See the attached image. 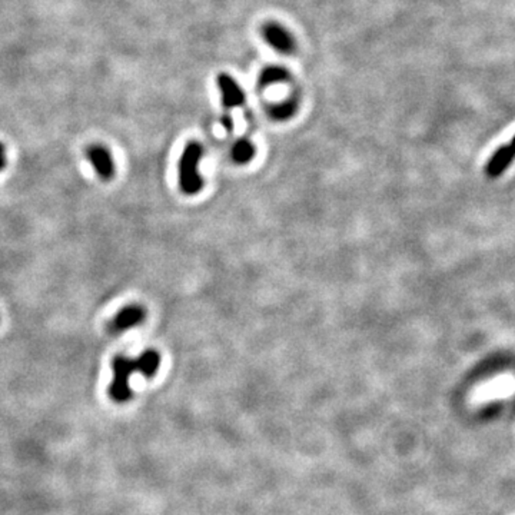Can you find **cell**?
Segmentation results:
<instances>
[{
	"label": "cell",
	"mask_w": 515,
	"mask_h": 515,
	"mask_svg": "<svg viewBox=\"0 0 515 515\" xmlns=\"http://www.w3.org/2000/svg\"><path fill=\"white\" fill-rule=\"evenodd\" d=\"M146 319V310L141 305H128L121 310L109 323V331L112 334H119L135 328Z\"/></svg>",
	"instance_id": "obj_3"
},
{
	"label": "cell",
	"mask_w": 515,
	"mask_h": 515,
	"mask_svg": "<svg viewBox=\"0 0 515 515\" xmlns=\"http://www.w3.org/2000/svg\"><path fill=\"white\" fill-rule=\"evenodd\" d=\"M86 158L93 165L97 174L103 181H110L114 174H117V168H114L113 158L110 152L102 146V145H90L86 148Z\"/></svg>",
	"instance_id": "obj_4"
},
{
	"label": "cell",
	"mask_w": 515,
	"mask_h": 515,
	"mask_svg": "<svg viewBox=\"0 0 515 515\" xmlns=\"http://www.w3.org/2000/svg\"><path fill=\"white\" fill-rule=\"evenodd\" d=\"M8 165V161H6V156L5 155H0V172H2Z\"/></svg>",
	"instance_id": "obj_13"
},
{
	"label": "cell",
	"mask_w": 515,
	"mask_h": 515,
	"mask_svg": "<svg viewBox=\"0 0 515 515\" xmlns=\"http://www.w3.org/2000/svg\"><path fill=\"white\" fill-rule=\"evenodd\" d=\"M113 379L109 385V396L118 404H125L132 398V390L129 385V378L135 372L133 359L118 355L112 361Z\"/></svg>",
	"instance_id": "obj_2"
},
{
	"label": "cell",
	"mask_w": 515,
	"mask_h": 515,
	"mask_svg": "<svg viewBox=\"0 0 515 515\" xmlns=\"http://www.w3.org/2000/svg\"><path fill=\"white\" fill-rule=\"evenodd\" d=\"M203 148L198 142H189L179 161V186L186 195H196L203 188V181L198 172V165Z\"/></svg>",
	"instance_id": "obj_1"
},
{
	"label": "cell",
	"mask_w": 515,
	"mask_h": 515,
	"mask_svg": "<svg viewBox=\"0 0 515 515\" xmlns=\"http://www.w3.org/2000/svg\"><path fill=\"white\" fill-rule=\"evenodd\" d=\"M291 73L282 66H266L259 73V88H266L275 83H282L290 81Z\"/></svg>",
	"instance_id": "obj_9"
},
{
	"label": "cell",
	"mask_w": 515,
	"mask_h": 515,
	"mask_svg": "<svg viewBox=\"0 0 515 515\" xmlns=\"http://www.w3.org/2000/svg\"><path fill=\"white\" fill-rule=\"evenodd\" d=\"M255 155V148L248 139H241L234 145L232 149V159L236 163H246L250 162Z\"/></svg>",
	"instance_id": "obj_10"
},
{
	"label": "cell",
	"mask_w": 515,
	"mask_h": 515,
	"mask_svg": "<svg viewBox=\"0 0 515 515\" xmlns=\"http://www.w3.org/2000/svg\"><path fill=\"white\" fill-rule=\"evenodd\" d=\"M514 158V149H512V143L507 145V146H503L500 148L495 154L492 155L491 161L488 162L487 165V174L492 178L498 176L501 172L511 163Z\"/></svg>",
	"instance_id": "obj_8"
},
{
	"label": "cell",
	"mask_w": 515,
	"mask_h": 515,
	"mask_svg": "<svg viewBox=\"0 0 515 515\" xmlns=\"http://www.w3.org/2000/svg\"><path fill=\"white\" fill-rule=\"evenodd\" d=\"M0 155H5V145L0 143Z\"/></svg>",
	"instance_id": "obj_14"
},
{
	"label": "cell",
	"mask_w": 515,
	"mask_h": 515,
	"mask_svg": "<svg viewBox=\"0 0 515 515\" xmlns=\"http://www.w3.org/2000/svg\"><path fill=\"white\" fill-rule=\"evenodd\" d=\"M221 122H222V125L225 126V129H226L228 132H232V129H234V123H232V119H231V117H229L228 113L223 114V118H222Z\"/></svg>",
	"instance_id": "obj_12"
},
{
	"label": "cell",
	"mask_w": 515,
	"mask_h": 515,
	"mask_svg": "<svg viewBox=\"0 0 515 515\" xmlns=\"http://www.w3.org/2000/svg\"><path fill=\"white\" fill-rule=\"evenodd\" d=\"M216 83L222 92V105L226 112L234 108L243 106L245 93L239 88V85L234 81V78H231V76L226 73H221L218 74Z\"/></svg>",
	"instance_id": "obj_6"
},
{
	"label": "cell",
	"mask_w": 515,
	"mask_h": 515,
	"mask_svg": "<svg viewBox=\"0 0 515 515\" xmlns=\"http://www.w3.org/2000/svg\"><path fill=\"white\" fill-rule=\"evenodd\" d=\"M295 110H296V102L295 101H285V102H281V103L272 106L270 113H271V117L274 119L285 121V119H290L291 117H294Z\"/></svg>",
	"instance_id": "obj_11"
},
{
	"label": "cell",
	"mask_w": 515,
	"mask_h": 515,
	"mask_svg": "<svg viewBox=\"0 0 515 515\" xmlns=\"http://www.w3.org/2000/svg\"><path fill=\"white\" fill-rule=\"evenodd\" d=\"M262 34L265 41L268 42L275 50L279 53L290 54L295 50V41L294 37L290 34L288 30H285L282 26L276 23H266L262 28Z\"/></svg>",
	"instance_id": "obj_5"
},
{
	"label": "cell",
	"mask_w": 515,
	"mask_h": 515,
	"mask_svg": "<svg viewBox=\"0 0 515 515\" xmlns=\"http://www.w3.org/2000/svg\"><path fill=\"white\" fill-rule=\"evenodd\" d=\"M135 372H141L145 378H154L161 367V355L155 350L143 351L137 359H133Z\"/></svg>",
	"instance_id": "obj_7"
}]
</instances>
